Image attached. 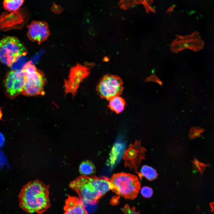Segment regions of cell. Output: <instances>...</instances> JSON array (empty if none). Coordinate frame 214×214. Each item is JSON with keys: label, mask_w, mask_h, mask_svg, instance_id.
I'll list each match as a JSON object with an SVG mask.
<instances>
[{"label": "cell", "mask_w": 214, "mask_h": 214, "mask_svg": "<svg viewBox=\"0 0 214 214\" xmlns=\"http://www.w3.org/2000/svg\"><path fill=\"white\" fill-rule=\"evenodd\" d=\"M49 187L38 180L24 185L19 195L20 207L29 213L42 214L50 207Z\"/></svg>", "instance_id": "obj_1"}, {"label": "cell", "mask_w": 214, "mask_h": 214, "mask_svg": "<svg viewBox=\"0 0 214 214\" xmlns=\"http://www.w3.org/2000/svg\"><path fill=\"white\" fill-rule=\"evenodd\" d=\"M70 187L84 202L96 205L98 199L110 190L109 179L105 176L82 175L72 181Z\"/></svg>", "instance_id": "obj_2"}, {"label": "cell", "mask_w": 214, "mask_h": 214, "mask_svg": "<svg viewBox=\"0 0 214 214\" xmlns=\"http://www.w3.org/2000/svg\"><path fill=\"white\" fill-rule=\"evenodd\" d=\"M110 190L126 199H133L137 196L140 183L136 175L125 173L113 174L109 179Z\"/></svg>", "instance_id": "obj_3"}, {"label": "cell", "mask_w": 214, "mask_h": 214, "mask_svg": "<svg viewBox=\"0 0 214 214\" xmlns=\"http://www.w3.org/2000/svg\"><path fill=\"white\" fill-rule=\"evenodd\" d=\"M22 70L25 74L24 84L22 94L28 96L44 95L46 83L43 72L31 62H27Z\"/></svg>", "instance_id": "obj_4"}, {"label": "cell", "mask_w": 214, "mask_h": 214, "mask_svg": "<svg viewBox=\"0 0 214 214\" xmlns=\"http://www.w3.org/2000/svg\"><path fill=\"white\" fill-rule=\"evenodd\" d=\"M27 54L26 47L17 37L6 36L0 40V61L7 66L11 67Z\"/></svg>", "instance_id": "obj_5"}, {"label": "cell", "mask_w": 214, "mask_h": 214, "mask_svg": "<svg viewBox=\"0 0 214 214\" xmlns=\"http://www.w3.org/2000/svg\"><path fill=\"white\" fill-rule=\"evenodd\" d=\"M98 95L103 99L109 100L111 97L119 96L123 90V82L118 76L110 74L103 76L97 86Z\"/></svg>", "instance_id": "obj_6"}, {"label": "cell", "mask_w": 214, "mask_h": 214, "mask_svg": "<svg viewBox=\"0 0 214 214\" xmlns=\"http://www.w3.org/2000/svg\"><path fill=\"white\" fill-rule=\"evenodd\" d=\"M204 45V43L199 33L196 31L185 36L177 35L176 38L171 43L170 49L175 53L185 49L197 52L202 49Z\"/></svg>", "instance_id": "obj_7"}, {"label": "cell", "mask_w": 214, "mask_h": 214, "mask_svg": "<svg viewBox=\"0 0 214 214\" xmlns=\"http://www.w3.org/2000/svg\"><path fill=\"white\" fill-rule=\"evenodd\" d=\"M25 74L22 70H12L8 72L4 81L6 95L13 99L22 94L24 84Z\"/></svg>", "instance_id": "obj_8"}, {"label": "cell", "mask_w": 214, "mask_h": 214, "mask_svg": "<svg viewBox=\"0 0 214 214\" xmlns=\"http://www.w3.org/2000/svg\"><path fill=\"white\" fill-rule=\"evenodd\" d=\"M145 148L141 146L140 142L136 140L125 151L123 156L125 166L133 169L140 180L142 177L140 172L138 171V169L141 160L145 159Z\"/></svg>", "instance_id": "obj_9"}, {"label": "cell", "mask_w": 214, "mask_h": 214, "mask_svg": "<svg viewBox=\"0 0 214 214\" xmlns=\"http://www.w3.org/2000/svg\"><path fill=\"white\" fill-rule=\"evenodd\" d=\"M89 68L77 64L70 69L68 79L64 81L65 95L68 93L75 95L81 82L89 74Z\"/></svg>", "instance_id": "obj_10"}, {"label": "cell", "mask_w": 214, "mask_h": 214, "mask_svg": "<svg viewBox=\"0 0 214 214\" xmlns=\"http://www.w3.org/2000/svg\"><path fill=\"white\" fill-rule=\"evenodd\" d=\"M28 38L39 44L46 40L49 37L50 32L48 26L45 21H33L27 26Z\"/></svg>", "instance_id": "obj_11"}, {"label": "cell", "mask_w": 214, "mask_h": 214, "mask_svg": "<svg viewBox=\"0 0 214 214\" xmlns=\"http://www.w3.org/2000/svg\"><path fill=\"white\" fill-rule=\"evenodd\" d=\"M64 214H88L84 202L79 197L69 196L65 202Z\"/></svg>", "instance_id": "obj_12"}, {"label": "cell", "mask_w": 214, "mask_h": 214, "mask_svg": "<svg viewBox=\"0 0 214 214\" xmlns=\"http://www.w3.org/2000/svg\"><path fill=\"white\" fill-rule=\"evenodd\" d=\"M108 100V107L112 111L118 114L123 110L126 102L122 97L119 96H116L111 97Z\"/></svg>", "instance_id": "obj_13"}, {"label": "cell", "mask_w": 214, "mask_h": 214, "mask_svg": "<svg viewBox=\"0 0 214 214\" xmlns=\"http://www.w3.org/2000/svg\"><path fill=\"white\" fill-rule=\"evenodd\" d=\"M124 145L121 143H117L113 147L110 153L108 164L111 166H113L122 153Z\"/></svg>", "instance_id": "obj_14"}, {"label": "cell", "mask_w": 214, "mask_h": 214, "mask_svg": "<svg viewBox=\"0 0 214 214\" xmlns=\"http://www.w3.org/2000/svg\"><path fill=\"white\" fill-rule=\"evenodd\" d=\"M79 170L82 175L87 176L94 173L95 171V168L92 162L89 160H85L80 164Z\"/></svg>", "instance_id": "obj_15"}, {"label": "cell", "mask_w": 214, "mask_h": 214, "mask_svg": "<svg viewBox=\"0 0 214 214\" xmlns=\"http://www.w3.org/2000/svg\"><path fill=\"white\" fill-rule=\"evenodd\" d=\"M24 1V0H4L3 4L6 10L15 12L18 10Z\"/></svg>", "instance_id": "obj_16"}, {"label": "cell", "mask_w": 214, "mask_h": 214, "mask_svg": "<svg viewBox=\"0 0 214 214\" xmlns=\"http://www.w3.org/2000/svg\"><path fill=\"white\" fill-rule=\"evenodd\" d=\"M142 177H144L150 181L152 180L157 177L156 170L151 166L144 165L141 168V172Z\"/></svg>", "instance_id": "obj_17"}, {"label": "cell", "mask_w": 214, "mask_h": 214, "mask_svg": "<svg viewBox=\"0 0 214 214\" xmlns=\"http://www.w3.org/2000/svg\"><path fill=\"white\" fill-rule=\"evenodd\" d=\"M122 9L127 10L135 5L139 4L136 0H121L118 3Z\"/></svg>", "instance_id": "obj_18"}, {"label": "cell", "mask_w": 214, "mask_h": 214, "mask_svg": "<svg viewBox=\"0 0 214 214\" xmlns=\"http://www.w3.org/2000/svg\"><path fill=\"white\" fill-rule=\"evenodd\" d=\"M141 192L142 196L144 197L149 198L152 196L153 191L151 188L148 186H144L141 189Z\"/></svg>", "instance_id": "obj_19"}, {"label": "cell", "mask_w": 214, "mask_h": 214, "mask_svg": "<svg viewBox=\"0 0 214 214\" xmlns=\"http://www.w3.org/2000/svg\"><path fill=\"white\" fill-rule=\"evenodd\" d=\"M139 4H141L145 7L147 12L152 11L150 5L152 4L153 0H136Z\"/></svg>", "instance_id": "obj_20"}, {"label": "cell", "mask_w": 214, "mask_h": 214, "mask_svg": "<svg viewBox=\"0 0 214 214\" xmlns=\"http://www.w3.org/2000/svg\"><path fill=\"white\" fill-rule=\"evenodd\" d=\"M122 211L124 214H140L139 212L135 210V207L130 208L128 204H126L124 206Z\"/></svg>", "instance_id": "obj_21"}, {"label": "cell", "mask_w": 214, "mask_h": 214, "mask_svg": "<svg viewBox=\"0 0 214 214\" xmlns=\"http://www.w3.org/2000/svg\"><path fill=\"white\" fill-rule=\"evenodd\" d=\"M151 81L155 82L161 86H162L163 84L162 82L155 74L151 75L150 76L147 77L146 80V81Z\"/></svg>", "instance_id": "obj_22"}]
</instances>
